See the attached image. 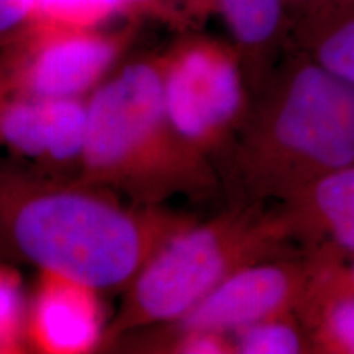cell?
Instances as JSON below:
<instances>
[{
    "instance_id": "1",
    "label": "cell",
    "mask_w": 354,
    "mask_h": 354,
    "mask_svg": "<svg viewBox=\"0 0 354 354\" xmlns=\"http://www.w3.org/2000/svg\"><path fill=\"white\" fill-rule=\"evenodd\" d=\"M223 151L234 205L286 202L354 162V87L289 43Z\"/></svg>"
},
{
    "instance_id": "2",
    "label": "cell",
    "mask_w": 354,
    "mask_h": 354,
    "mask_svg": "<svg viewBox=\"0 0 354 354\" xmlns=\"http://www.w3.org/2000/svg\"><path fill=\"white\" fill-rule=\"evenodd\" d=\"M15 246L43 272L97 292L131 284L154 251L185 221L127 209L88 184H37L8 212Z\"/></svg>"
},
{
    "instance_id": "3",
    "label": "cell",
    "mask_w": 354,
    "mask_h": 354,
    "mask_svg": "<svg viewBox=\"0 0 354 354\" xmlns=\"http://www.w3.org/2000/svg\"><path fill=\"white\" fill-rule=\"evenodd\" d=\"M87 138L79 183L158 202L212 183L207 159L177 138L162 87V56L131 61L86 102Z\"/></svg>"
},
{
    "instance_id": "4",
    "label": "cell",
    "mask_w": 354,
    "mask_h": 354,
    "mask_svg": "<svg viewBox=\"0 0 354 354\" xmlns=\"http://www.w3.org/2000/svg\"><path fill=\"white\" fill-rule=\"evenodd\" d=\"M292 241L281 212L234 205L202 225L166 238L133 279L118 330L180 322L238 269L279 258Z\"/></svg>"
},
{
    "instance_id": "5",
    "label": "cell",
    "mask_w": 354,
    "mask_h": 354,
    "mask_svg": "<svg viewBox=\"0 0 354 354\" xmlns=\"http://www.w3.org/2000/svg\"><path fill=\"white\" fill-rule=\"evenodd\" d=\"M162 87L171 128L203 159L227 148L251 104L233 44L201 35L184 38L162 55Z\"/></svg>"
},
{
    "instance_id": "6",
    "label": "cell",
    "mask_w": 354,
    "mask_h": 354,
    "mask_svg": "<svg viewBox=\"0 0 354 354\" xmlns=\"http://www.w3.org/2000/svg\"><path fill=\"white\" fill-rule=\"evenodd\" d=\"M17 43L20 95L79 99L107 77L130 43V32L28 30Z\"/></svg>"
},
{
    "instance_id": "7",
    "label": "cell",
    "mask_w": 354,
    "mask_h": 354,
    "mask_svg": "<svg viewBox=\"0 0 354 354\" xmlns=\"http://www.w3.org/2000/svg\"><path fill=\"white\" fill-rule=\"evenodd\" d=\"M315 271V256L272 258L238 269L180 320L183 331L232 336L266 318L297 312Z\"/></svg>"
},
{
    "instance_id": "8",
    "label": "cell",
    "mask_w": 354,
    "mask_h": 354,
    "mask_svg": "<svg viewBox=\"0 0 354 354\" xmlns=\"http://www.w3.org/2000/svg\"><path fill=\"white\" fill-rule=\"evenodd\" d=\"M0 138L21 156L48 166L81 167L87 107L79 99L17 97L0 109Z\"/></svg>"
},
{
    "instance_id": "9",
    "label": "cell",
    "mask_w": 354,
    "mask_h": 354,
    "mask_svg": "<svg viewBox=\"0 0 354 354\" xmlns=\"http://www.w3.org/2000/svg\"><path fill=\"white\" fill-rule=\"evenodd\" d=\"M30 335L46 353L91 351L102 335L97 290L68 277L43 272L30 315Z\"/></svg>"
},
{
    "instance_id": "10",
    "label": "cell",
    "mask_w": 354,
    "mask_h": 354,
    "mask_svg": "<svg viewBox=\"0 0 354 354\" xmlns=\"http://www.w3.org/2000/svg\"><path fill=\"white\" fill-rule=\"evenodd\" d=\"M294 243L354 256V162L320 177L279 207Z\"/></svg>"
},
{
    "instance_id": "11",
    "label": "cell",
    "mask_w": 354,
    "mask_h": 354,
    "mask_svg": "<svg viewBox=\"0 0 354 354\" xmlns=\"http://www.w3.org/2000/svg\"><path fill=\"white\" fill-rule=\"evenodd\" d=\"M297 315L313 354H354V274L339 251L322 246Z\"/></svg>"
},
{
    "instance_id": "12",
    "label": "cell",
    "mask_w": 354,
    "mask_h": 354,
    "mask_svg": "<svg viewBox=\"0 0 354 354\" xmlns=\"http://www.w3.org/2000/svg\"><path fill=\"white\" fill-rule=\"evenodd\" d=\"M218 15L253 94L290 43L286 0H220Z\"/></svg>"
},
{
    "instance_id": "13",
    "label": "cell",
    "mask_w": 354,
    "mask_h": 354,
    "mask_svg": "<svg viewBox=\"0 0 354 354\" xmlns=\"http://www.w3.org/2000/svg\"><path fill=\"white\" fill-rule=\"evenodd\" d=\"M171 15L167 0H37L28 30H95L130 13Z\"/></svg>"
},
{
    "instance_id": "14",
    "label": "cell",
    "mask_w": 354,
    "mask_h": 354,
    "mask_svg": "<svg viewBox=\"0 0 354 354\" xmlns=\"http://www.w3.org/2000/svg\"><path fill=\"white\" fill-rule=\"evenodd\" d=\"M290 44L354 87V6L294 28Z\"/></svg>"
},
{
    "instance_id": "15",
    "label": "cell",
    "mask_w": 354,
    "mask_h": 354,
    "mask_svg": "<svg viewBox=\"0 0 354 354\" xmlns=\"http://www.w3.org/2000/svg\"><path fill=\"white\" fill-rule=\"evenodd\" d=\"M238 354H313L297 312L266 318L232 335Z\"/></svg>"
},
{
    "instance_id": "16",
    "label": "cell",
    "mask_w": 354,
    "mask_h": 354,
    "mask_svg": "<svg viewBox=\"0 0 354 354\" xmlns=\"http://www.w3.org/2000/svg\"><path fill=\"white\" fill-rule=\"evenodd\" d=\"M24 297L20 282L7 269H0V348H12L24 328Z\"/></svg>"
},
{
    "instance_id": "17",
    "label": "cell",
    "mask_w": 354,
    "mask_h": 354,
    "mask_svg": "<svg viewBox=\"0 0 354 354\" xmlns=\"http://www.w3.org/2000/svg\"><path fill=\"white\" fill-rule=\"evenodd\" d=\"M37 0H0V43L19 41L33 19Z\"/></svg>"
},
{
    "instance_id": "18",
    "label": "cell",
    "mask_w": 354,
    "mask_h": 354,
    "mask_svg": "<svg viewBox=\"0 0 354 354\" xmlns=\"http://www.w3.org/2000/svg\"><path fill=\"white\" fill-rule=\"evenodd\" d=\"M354 0H286L289 35L297 26L353 7Z\"/></svg>"
},
{
    "instance_id": "19",
    "label": "cell",
    "mask_w": 354,
    "mask_h": 354,
    "mask_svg": "<svg viewBox=\"0 0 354 354\" xmlns=\"http://www.w3.org/2000/svg\"><path fill=\"white\" fill-rule=\"evenodd\" d=\"M176 351L189 354H232L234 353L233 339L228 335L210 331H183Z\"/></svg>"
},
{
    "instance_id": "20",
    "label": "cell",
    "mask_w": 354,
    "mask_h": 354,
    "mask_svg": "<svg viewBox=\"0 0 354 354\" xmlns=\"http://www.w3.org/2000/svg\"><path fill=\"white\" fill-rule=\"evenodd\" d=\"M184 10L192 19H205L212 13H218L220 0H183Z\"/></svg>"
},
{
    "instance_id": "21",
    "label": "cell",
    "mask_w": 354,
    "mask_h": 354,
    "mask_svg": "<svg viewBox=\"0 0 354 354\" xmlns=\"http://www.w3.org/2000/svg\"><path fill=\"white\" fill-rule=\"evenodd\" d=\"M348 266H349V269H351V272L354 274V256H351V261H349Z\"/></svg>"
}]
</instances>
